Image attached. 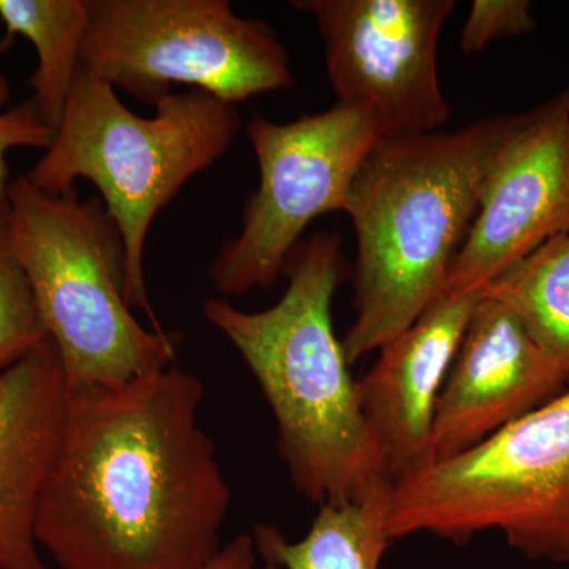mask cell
I'll use <instances>...</instances> for the list:
<instances>
[{
  "instance_id": "obj_1",
  "label": "cell",
  "mask_w": 569,
  "mask_h": 569,
  "mask_svg": "<svg viewBox=\"0 0 569 569\" xmlns=\"http://www.w3.org/2000/svg\"><path fill=\"white\" fill-rule=\"evenodd\" d=\"M203 399L200 377L176 366L67 389L36 527L58 569H203L219 553L231 490Z\"/></svg>"
},
{
  "instance_id": "obj_2",
  "label": "cell",
  "mask_w": 569,
  "mask_h": 569,
  "mask_svg": "<svg viewBox=\"0 0 569 569\" xmlns=\"http://www.w3.org/2000/svg\"><path fill=\"white\" fill-rule=\"evenodd\" d=\"M277 305L246 312L211 298L203 317L238 350L274 415L277 447L296 490L317 507L362 501L391 489L387 459L367 426L332 299L343 276L340 238L299 242Z\"/></svg>"
},
{
  "instance_id": "obj_3",
  "label": "cell",
  "mask_w": 569,
  "mask_h": 569,
  "mask_svg": "<svg viewBox=\"0 0 569 569\" xmlns=\"http://www.w3.org/2000/svg\"><path fill=\"white\" fill-rule=\"evenodd\" d=\"M519 114L452 132L380 137L348 190L358 242L348 365L380 350L443 296L490 171Z\"/></svg>"
},
{
  "instance_id": "obj_4",
  "label": "cell",
  "mask_w": 569,
  "mask_h": 569,
  "mask_svg": "<svg viewBox=\"0 0 569 569\" xmlns=\"http://www.w3.org/2000/svg\"><path fill=\"white\" fill-rule=\"evenodd\" d=\"M241 130L236 104L190 89L156 104V116L134 114L116 89L80 70L50 148L28 179L43 192L92 182L126 252L123 296L162 331L144 279V249L157 213L183 186L230 151Z\"/></svg>"
},
{
  "instance_id": "obj_5",
  "label": "cell",
  "mask_w": 569,
  "mask_h": 569,
  "mask_svg": "<svg viewBox=\"0 0 569 569\" xmlns=\"http://www.w3.org/2000/svg\"><path fill=\"white\" fill-rule=\"evenodd\" d=\"M7 203L14 253L69 391L118 388L174 366L179 337L144 328L127 305L123 242L102 198L47 193L20 176Z\"/></svg>"
},
{
  "instance_id": "obj_6",
  "label": "cell",
  "mask_w": 569,
  "mask_h": 569,
  "mask_svg": "<svg viewBox=\"0 0 569 569\" xmlns=\"http://www.w3.org/2000/svg\"><path fill=\"white\" fill-rule=\"evenodd\" d=\"M392 541L429 533L466 545L498 531L531 560L569 563V387L477 447L396 479Z\"/></svg>"
},
{
  "instance_id": "obj_7",
  "label": "cell",
  "mask_w": 569,
  "mask_h": 569,
  "mask_svg": "<svg viewBox=\"0 0 569 569\" xmlns=\"http://www.w3.org/2000/svg\"><path fill=\"white\" fill-rule=\"evenodd\" d=\"M81 69L153 107L173 86L233 104L293 86L274 29L228 0H91Z\"/></svg>"
},
{
  "instance_id": "obj_8",
  "label": "cell",
  "mask_w": 569,
  "mask_h": 569,
  "mask_svg": "<svg viewBox=\"0 0 569 569\" xmlns=\"http://www.w3.org/2000/svg\"><path fill=\"white\" fill-rule=\"evenodd\" d=\"M260 168V186L247 200L241 231L208 269L223 296L271 288L306 228L342 211L356 171L380 138L376 116L336 103L291 122L254 118L246 129Z\"/></svg>"
},
{
  "instance_id": "obj_9",
  "label": "cell",
  "mask_w": 569,
  "mask_h": 569,
  "mask_svg": "<svg viewBox=\"0 0 569 569\" xmlns=\"http://www.w3.org/2000/svg\"><path fill=\"white\" fill-rule=\"evenodd\" d=\"M316 20L337 103L376 116L380 137L437 132L449 107L438 40L455 0H296Z\"/></svg>"
},
{
  "instance_id": "obj_10",
  "label": "cell",
  "mask_w": 569,
  "mask_h": 569,
  "mask_svg": "<svg viewBox=\"0 0 569 569\" xmlns=\"http://www.w3.org/2000/svg\"><path fill=\"white\" fill-rule=\"evenodd\" d=\"M569 233V89L519 114L498 153L443 295L485 290Z\"/></svg>"
},
{
  "instance_id": "obj_11",
  "label": "cell",
  "mask_w": 569,
  "mask_h": 569,
  "mask_svg": "<svg viewBox=\"0 0 569 569\" xmlns=\"http://www.w3.org/2000/svg\"><path fill=\"white\" fill-rule=\"evenodd\" d=\"M568 387L519 317L485 288L438 399L426 466L477 447Z\"/></svg>"
},
{
  "instance_id": "obj_12",
  "label": "cell",
  "mask_w": 569,
  "mask_h": 569,
  "mask_svg": "<svg viewBox=\"0 0 569 569\" xmlns=\"http://www.w3.org/2000/svg\"><path fill=\"white\" fill-rule=\"evenodd\" d=\"M482 291L438 298L378 350L376 365L356 381L392 482L426 466L438 399Z\"/></svg>"
},
{
  "instance_id": "obj_13",
  "label": "cell",
  "mask_w": 569,
  "mask_h": 569,
  "mask_svg": "<svg viewBox=\"0 0 569 569\" xmlns=\"http://www.w3.org/2000/svg\"><path fill=\"white\" fill-rule=\"evenodd\" d=\"M66 406V377L50 339L0 372V569H52L41 559L36 527Z\"/></svg>"
},
{
  "instance_id": "obj_14",
  "label": "cell",
  "mask_w": 569,
  "mask_h": 569,
  "mask_svg": "<svg viewBox=\"0 0 569 569\" xmlns=\"http://www.w3.org/2000/svg\"><path fill=\"white\" fill-rule=\"evenodd\" d=\"M387 492L362 501L323 505L305 538L288 541L274 526H257L258 557L280 569H380L392 538Z\"/></svg>"
},
{
  "instance_id": "obj_15",
  "label": "cell",
  "mask_w": 569,
  "mask_h": 569,
  "mask_svg": "<svg viewBox=\"0 0 569 569\" xmlns=\"http://www.w3.org/2000/svg\"><path fill=\"white\" fill-rule=\"evenodd\" d=\"M0 21L6 26L0 50H7L17 37L36 48L31 100L56 132L81 70L91 0H0Z\"/></svg>"
},
{
  "instance_id": "obj_16",
  "label": "cell",
  "mask_w": 569,
  "mask_h": 569,
  "mask_svg": "<svg viewBox=\"0 0 569 569\" xmlns=\"http://www.w3.org/2000/svg\"><path fill=\"white\" fill-rule=\"evenodd\" d=\"M486 290L519 317L569 381V233L549 239Z\"/></svg>"
},
{
  "instance_id": "obj_17",
  "label": "cell",
  "mask_w": 569,
  "mask_h": 569,
  "mask_svg": "<svg viewBox=\"0 0 569 569\" xmlns=\"http://www.w3.org/2000/svg\"><path fill=\"white\" fill-rule=\"evenodd\" d=\"M48 339L31 283L14 253L10 208L0 200V372Z\"/></svg>"
},
{
  "instance_id": "obj_18",
  "label": "cell",
  "mask_w": 569,
  "mask_h": 569,
  "mask_svg": "<svg viewBox=\"0 0 569 569\" xmlns=\"http://www.w3.org/2000/svg\"><path fill=\"white\" fill-rule=\"evenodd\" d=\"M537 28L529 0H475L460 36L466 54L485 50L490 41L531 33Z\"/></svg>"
},
{
  "instance_id": "obj_19",
  "label": "cell",
  "mask_w": 569,
  "mask_h": 569,
  "mask_svg": "<svg viewBox=\"0 0 569 569\" xmlns=\"http://www.w3.org/2000/svg\"><path fill=\"white\" fill-rule=\"evenodd\" d=\"M11 86L9 78L0 71V200H6L9 190L7 153L13 149L50 148L54 130L43 121L32 100L10 107Z\"/></svg>"
},
{
  "instance_id": "obj_20",
  "label": "cell",
  "mask_w": 569,
  "mask_h": 569,
  "mask_svg": "<svg viewBox=\"0 0 569 569\" xmlns=\"http://www.w3.org/2000/svg\"><path fill=\"white\" fill-rule=\"evenodd\" d=\"M258 552L252 535H236L222 546L216 557L203 569H254ZM260 569H280L276 565L264 563Z\"/></svg>"
}]
</instances>
